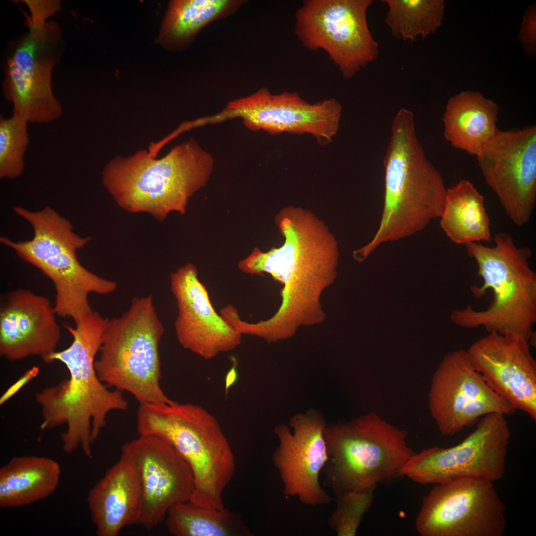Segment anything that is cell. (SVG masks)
<instances>
[{"mask_svg": "<svg viewBox=\"0 0 536 536\" xmlns=\"http://www.w3.org/2000/svg\"><path fill=\"white\" fill-rule=\"evenodd\" d=\"M38 367L33 366L26 371L14 383L9 387L0 398V405L3 404L16 394L24 386L30 382L38 374Z\"/></svg>", "mask_w": 536, "mask_h": 536, "instance_id": "obj_33", "label": "cell"}, {"mask_svg": "<svg viewBox=\"0 0 536 536\" xmlns=\"http://www.w3.org/2000/svg\"><path fill=\"white\" fill-rule=\"evenodd\" d=\"M430 414L444 436L455 435L483 416L515 409L473 366L467 350L448 353L434 372L428 395Z\"/></svg>", "mask_w": 536, "mask_h": 536, "instance_id": "obj_15", "label": "cell"}, {"mask_svg": "<svg viewBox=\"0 0 536 536\" xmlns=\"http://www.w3.org/2000/svg\"><path fill=\"white\" fill-rule=\"evenodd\" d=\"M493 239L494 247L479 242L465 245L483 280L481 286L472 285L470 290L480 298L491 289L490 304L482 310L470 305L454 310L451 320L464 328L483 327L488 333L520 334L536 346V273L530 265L531 250L526 246L517 247L513 237L504 232L496 233Z\"/></svg>", "mask_w": 536, "mask_h": 536, "instance_id": "obj_5", "label": "cell"}, {"mask_svg": "<svg viewBox=\"0 0 536 536\" xmlns=\"http://www.w3.org/2000/svg\"><path fill=\"white\" fill-rule=\"evenodd\" d=\"M107 322V319L93 311L75 321L74 327L66 326L72 342L65 349L52 353L47 363H63L69 377L45 388L35 397L43 417L41 428L66 424L67 429L61 435L63 450L70 453L80 447L89 458L91 445L106 425L109 413L128 407L123 392L109 390L95 368Z\"/></svg>", "mask_w": 536, "mask_h": 536, "instance_id": "obj_2", "label": "cell"}, {"mask_svg": "<svg viewBox=\"0 0 536 536\" xmlns=\"http://www.w3.org/2000/svg\"><path fill=\"white\" fill-rule=\"evenodd\" d=\"M529 9L524 18L521 30V39L527 49L533 50L536 41V12Z\"/></svg>", "mask_w": 536, "mask_h": 536, "instance_id": "obj_32", "label": "cell"}, {"mask_svg": "<svg viewBox=\"0 0 536 536\" xmlns=\"http://www.w3.org/2000/svg\"><path fill=\"white\" fill-rule=\"evenodd\" d=\"M59 463L49 458L15 457L0 469V507H23L45 499L57 489Z\"/></svg>", "mask_w": 536, "mask_h": 536, "instance_id": "obj_24", "label": "cell"}, {"mask_svg": "<svg viewBox=\"0 0 536 536\" xmlns=\"http://www.w3.org/2000/svg\"><path fill=\"white\" fill-rule=\"evenodd\" d=\"M506 415L488 414L474 431L449 448L433 446L414 453L403 465L400 476L421 484H437L472 478L494 482L505 474L511 436Z\"/></svg>", "mask_w": 536, "mask_h": 536, "instance_id": "obj_12", "label": "cell"}, {"mask_svg": "<svg viewBox=\"0 0 536 536\" xmlns=\"http://www.w3.org/2000/svg\"><path fill=\"white\" fill-rule=\"evenodd\" d=\"M142 487L133 462L121 454L90 490L87 504L98 536H117L125 527L138 523Z\"/></svg>", "mask_w": 536, "mask_h": 536, "instance_id": "obj_22", "label": "cell"}, {"mask_svg": "<svg viewBox=\"0 0 536 536\" xmlns=\"http://www.w3.org/2000/svg\"><path fill=\"white\" fill-rule=\"evenodd\" d=\"M467 350L486 384L515 410L536 420V361L525 336L488 333Z\"/></svg>", "mask_w": 536, "mask_h": 536, "instance_id": "obj_19", "label": "cell"}, {"mask_svg": "<svg viewBox=\"0 0 536 536\" xmlns=\"http://www.w3.org/2000/svg\"><path fill=\"white\" fill-rule=\"evenodd\" d=\"M324 435L329 459L323 468L324 483L335 496L400 476L401 469L415 453L406 442V430L374 412L327 425Z\"/></svg>", "mask_w": 536, "mask_h": 536, "instance_id": "obj_9", "label": "cell"}, {"mask_svg": "<svg viewBox=\"0 0 536 536\" xmlns=\"http://www.w3.org/2000/svg\"><path fill=\"white\" fill-rule=\"evenodd\" d=\"M165 525L176 536H253L238 513L223 508H209L190 501L177 504L168 511Z\"/></svg>", "mask_w": 536, "mask_h": 536, "instance_id": "obj_26", "label": "cell"}, {"mask_svg": "<svg viewBox=\"0 0 536 536\" xmlns=\"http://www.w3.org/2000/svg\"><path fill=\"white\" fill-rule=\"evenodd\" d=\"M372 0H305L295 14L294 33L310 51L322 50L343 77H354L379 55L367 20Z\"/></svg>", "mask_w": 536, "mask_h": 536, "instance_id": "obj_10", "label": "cell"}, {"mask_svg": "<svg viewBox=\"0 0 536 536\" xmlns=\"http://www.w3.org/2000/svg\"><path fill=\"white\" fill-rule=\"evenodd\" d=\"M275 221L283 245L266 252L256 248L238 267L246 273H268L282 285L278 310L261 323L268 336L281 340L293 337L302 326L325 320L320 299L336 278L339 253L334 235L309 210L288 206Z\"/></svg>", "mask_w": 536, "mask_h": 536, "instance_id": "obj_1", "label": "cell"}, {"mask_svg": "<svg viewBox=\"0 0 536 536\" xmlns=\"http://www.w3.org/2000/svg\"><path fill=\"white\" fill-rule=\"evenodd\" d=\"M375 488L349 490L336 496V508L328 522L338 536L356 535L363 516L372 503Z\"/></svg>", "mask_w": 536, "mask_h": 536, "instance_id": "obj_30", "label": "cell"}, {"mask_svg": "<svg viewBox=\"0 0 536 536\" xmlns=\"http://www.w3.org/2000/svg\"><path fill=\"white\" fill-rule=\"evenodd\" d=\"M170 285L178 309L174 328L184 348L210 359L241 344L242 335L216 313L194 265L188 263L171 273Z\"/></svg>", "mask_w": 536, "mask_h": 536, "instance_id": "obj_20", "label": "cell"}, {"mask_svg": "<svg viewBox=\"0 0 536 536\" xmlns=\"http://www.w3.org/2000/svg\"><path fill=\"white\" fill-rule=\"evenodd\" d=\"M485 182L517 226L530 220L536 203V127L501 131L476 156Z\"/></svg>", "mask_w": 536, "mask_h": 536, "instance_id": "obj_14", "label": "cell"}, {"mask_svg": "<svg viewBox=\"0 0 536 536\" xmlns=\"http://www.w3.org/2000/svg\"><path fill=\"white\" fill-rule=\"evenodd\" d=\"M28 123L12 114L7 118L0 117V178L13 179L23 173L24 156L30 138Z\"/></svg>", "mask_w": 536, "mask_h": 536, "instance_id": "obj_29", "label": "cell"}, {"mask_svg": "<svg viewBox=\"0 0 536 536\" xmlns=\"http://www.w3.org/2000/svg\"><path fill=\"white\" fill-rule=\"evenodd\" d=\"M506 508L494 482L464 478L435 484L415 520L422 536H502Z\"/></svg>", "mask_w": 536, "mask_h": 536, "instance_id": "obj_13", "label": "cell"}, {"mask_svg": "<svg viewBox=\"0 0 536 536\" xmlns=\"http://www.w3.org/2000/svg\"><path fill=\"white\" fill-rule=\"evenodd\" d=\"M13 210L30 224L33 236L22 241L1 237L0 242L51 280L56 291L54 307L57 316L75 322L93 311L89 294L106 295L115 291V282L96 275L80 264L77 251L91 238L77 234L68 219L49 206L34 211L17 206Z\"/></svg>", "mask_w": 536, "mask_h": 536, "instance_id": "obj_7", "label": "cell"}, {"mask_svg": "<svg viewBox=\"0 0 536 536\" xmlns=\"http://www.w3.org/2000/svg\"><path fill=\"white\" fill-rule=\"evenodd\" d=\"M388 11L385 19L394 37L404 41L425 38L442 24L443 0H385Z\"/></svg>", "mask_w": 536, "mask_h": 536, "instance_id": "obj_28", "label": "cell"}, {"mask_svg": "<svg viewBox=\"0 0 536 536\" xmlns=\"http://www.w3.org/2000/svg\"><path fill=\"white\" fill-rule=\"evenodd\" d=\"M484 197L470 181L463 179L447 189L440 226L454 243H491L490 220Z\"/></svg>", "mask_w": 536, "mask_h": 536, "instance_id": "obj_25", "label": "cell"}, {"mask_svg": "<svg viewBox=\"0 0 536 536\" xmlns=\"http://www.w3.org/2000/svg\"><path fill=\"white\" fill-rule=\"evenodd\" d=\"M29 31L16 42L7 58L2 82L13 114L28 123L47 124L63 114L52 86V72L65 47L62 29L53 20Z\"/></svg>", "mask_w": 536, "mask_h": 536, "instance_id": "obj_11", "label": "cell"}, {"mask_svg": "<svg viewBox=\"0 0 536 536\" xmlns=\"http://www.w3.org/2000/svg\"><path fill=\"white\" fill-rule=\"evenodd\" d=\"M233 364L225 376V394L227 395L230 388L235 384L238 379V372L237 370V362L235 358H232Z\"/></svg>", "mask_w": 536, "mask_h": 536, "instance_id": "obj_34", "label": "cell"}, {"mask_svg": "<svg viewBox=\"0 0 536 536\" xmlns=\"http://www.w3.org/2000/svg\"><path fill=\"white\" fill-rule=\"evenodd\" d=\"M54 305L24 288L2 296L0 307V354L10 361L39 356L45 363L61 338Z\"/></svg>", "mask_w": 536, "mask_h": 536, "instance_id": "obj_21", "label": "cell"}, {"mask_svg": "<svg viewBox=\"0 0 536 536\" xmlns=\"http://www.w3.org/2000/svg\"><path fill=\"white\" fill-rule=\"evenodd\" d=\"M341 104L334 98L310 103L296 92L272 93L262 88L230 101L221 115L241 118L253 131L311 134L321 145L330 143L339 128Z\"/></svg>", "mask_w": 536, "mask_h": 536, "instance_id": "obj_16", "label": "cell"}, {"mask_svg": "<svg viewBox=\"0 0 536 536\" xmlns=\"http://www.w3.org/2000/svg\"><path fill=\"white\" fill-rule=\"evenodd\" d=\"M275 427L279 445L272 454L286 496H297L305 505H326L335 500L321 487L319 474L329 459L324 431L326 421L312 410L294 415Z\"/></svg>", "mask_w": 536, "mask_h": 536, "instance_id": "obj_18", "label": "cell"}, {"mask_svg": "<svg viewBox=\"0 0 536 536\" xmlns=\"http://www.w3.org/2000/svg\"><path fill=\"white\" fill-rule=\"evenodd\" d=\"M139 435H154L171 445L190 466L195 488L192 503L224 508V490L231 481L235 461L216 419L204 408L191 403L139 404Z\"/></svg>", "mask_w": 536, "mask_h": 536, "instance_id": "obj_6", "label": "cell"}, {"mask_svg": "<svg viewBox=\"0 0 536 536\" xmlns=\"http://www.w3.org/2000/svg\"><path fill=\"white\" fill-rule=\"evenodd\" d=\"M121 454L134 464L142 498L138 524L151 530L165 521L173 506L189 501L194 476L186 461L169 443L154 435L139 436L124 444Z\"/></svg>", "mask_w": 536, "mask_h": 536, "instance_id": "obj_17", "label": "cell"}, {"mask_svg": "<svg viewBox=\"0 0 536 536\" xmlns=\"http://www.w3.org/2000/svg\"><path fill=\"white\" fill-rule=\"evenodd\" d=\"M20 1L25 3L30 11L31 15L25 14L26 24L28 28L43 27L48 21L47 19L61 8V2L58 0H24Z\"/></svg>", "mask_w": 536, "mask_h": 536, "instance_id": "obj_31", "label": "cell"}, {"mask_svg": "<svg viewBox=\"0 0 536 536\" xmlns=\"http://www.w3.org/2000/svg\"><path fill=\"white\" fill-rule=\"evenodd\" d=\"M498 105L481 93L465 91L451 97L442 117L451 145L476 157L499 130Z\"/></svg>", "mask_w": 536, "mask_h": 536, "instance_id": "obj_23", "label": "cell"}, {"mask_svg": "<svg viewBox=\"0 0 536 536\" xmlns=\"http://www.w3.org/2000/svg\"><path fill=\"white\" fill-rule=\"evenodd\" d=\"M384 206L378 229L366 245L353 252L362 261L381 244L410 236L440 218L446 190L440 172L427 158L416 135L413 113L394 117L384 159Z\"/></svg>", "mask_w": 536, "mask_h": 536, "instance_id": "obj_3", "label": "cell"}, {"mask_svg": "<svg viewBox=\"0 0 536 536\" xmlns=\"http://www.w3.org/2000/svg\"><path fill=\"white\" fill-rule=\"evenodd\" d=\"M164 327L151 295L134 297L121 316L108 319L95 368L108 387L139 404H172L162 390L159 351Z\"/></svg>", "mask_w": 536, "mask_h": 536, "instance_id": "obj_8", "label": "cell"}, {"mask_svg": "<svg viewBox=\"0 0 536 536\" xmlns=\"http://www.w3.org/2000/svg\"><path fill=\"white\" fill-rule=\"evenodd\" d=\"M146 150L109 161L102 183L117 203L132 213L162 221L172 211L185 213L189 198L205 186L214 160L193 139L156 159Z\"/></svg>", "mask_w": 536, "mask_h": 536, "instance_id": "obj_4", "label": "cell"}, {"mask_svg": "<svg viewBox=\"0 0 536 536\" xmlns=\"http://www.w3.org/2000/svg\"><path fill=\"white\" fill-rule=\"evenodd\" d=\"M241 1L178 0L171 1L162 22L158 42L185 44L204 26L237 8Z\"/></svg>", "mask_w": 536, "mask_h": 536, "instance_id": "obj_27", "label": "cell"}]
</instances>
